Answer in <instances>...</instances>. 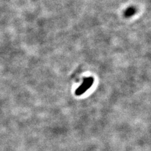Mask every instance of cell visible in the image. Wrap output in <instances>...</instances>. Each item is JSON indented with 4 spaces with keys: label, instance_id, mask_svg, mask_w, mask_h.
I'll list each match as a JSON object with an SVG mask.
<instances>
[{
    "label": "cell",
    "instance_id": "6da1fadb",
    "mask_svg": "<svg viewBox=\"0 0 151 151\" xmlns=\"http://www.w3.org/2000/svg\"><path fill=\"white\" fill-rule=\"evenodd\" d=\"M92 83H93V79H92L89 78L88 79H87L86 81H85V83L83 85V86L81 87H80L78 89L77 94H81L83 93L88 88H89L91 86Z\"/></svg>",
    "mask_w": 151,
    "mask_h": 151
},
{
    "label": "cell",
    "instance_id": "7a4b0ae2",
    "mask_svg": "<svg viewBox=\"0 0 151 151\" xmlns=\"http://www.w3.org/2000/svg\"><path fill=\"white\" fill-rule=\"evenodd\" d=\"M135 10L134 8H129L127 9L126 12H125V15L127 17H129L132 15H133L135 13Z\"/></svg>",
    "mask_w": 151,
    "mask_h": 151
}]
</instances>
